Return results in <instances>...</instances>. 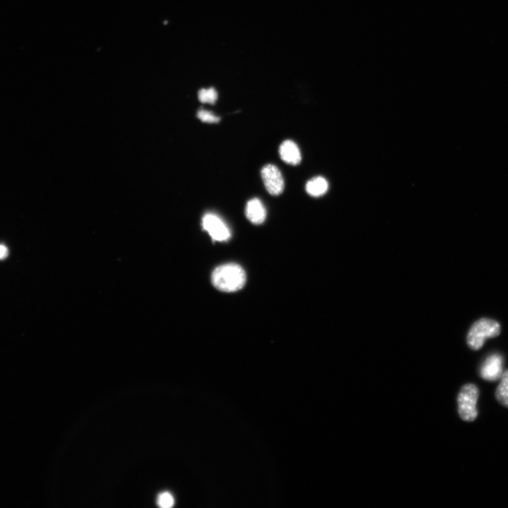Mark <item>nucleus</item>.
<instances>
[{
    "label": "nucleus",
    "mask_w": 508,
    "mask_h": 508,
    "mask_svg": "<svg viewBox=\"0 0 508 508\" xmlns=\"http://www.w3.org/2000/svg\"><path fill=\"white\" fill-rule=\"evenodd\" d=\"M261 178L265 189L272 196H278L284 191L285 182L279 169L274 164H268L261 169Z\"/></svg>",
    "instance_id": "obj_5"
},
{
    "label": "nucleus",
    "mask_w": 508,
    "mask_h": 508,
    "mask_svg": "<svg viewBox=\"0 0 508 508\" xmlns=\"http://www.w3.org/2000/svg\"><path fill=\"white\" fill-rule=\"evenodd\" d=\"M495 395L497 401L501 406L508 408V370L502 373Z\"/></svg>",
    "instance_id": "obj_10"
},
{
    "label": "nucleus",
    "mask_w": 508,
    "mask_h": 508,
    "mask_svg": "<svg viewBox=\"0 0 508 508\" xmlns=\"http://www.w3.org/2000/svg\"><path fill=\"white\" fill-rule=\"evenodd\" d=\"M198 118L203 123L214 124L220 121V118L213 114V112L205 109H201L198 111Z\"/></svg>",
    "instance_id": "obj_13"
},
{
    "label": "nucleus",
    "mask_w": 508,
    "mask_h": 508,
    "mask_svg": "<svg viewBox=\"0 0 508 508\" xmlns=\"http://www.w3.org/2000/svg\"><path fill=\"white\" fill-rule=\"evenodd\" d=\"M328 189V182L322 177H317L309 180L306 185L307 192L314 197H319L324 195L327 192Z\"/></svg>",
    "instance_id": "obj_9"
},
{
    "label": "nucleus",
    "mask_w": 508,
    "mask_h": 508,
    "mask_svg": "<svg viewBox=\"0 0 508 508\" xmlns=\"http://www.w3.org/2000/svg\"><path fill=\"white\" fill-rule=\"evenodd\" d=\"M245 214L247 219L254 224H262L266 218L265 208L258 199H253L247 203Z\"/></svg>",
    "instance_id": "obj_8"
},
{
    "label": "nucleus",
    "mask_w": 508,
    "mask_h": 508,
    "mask_svg": "<svg viewBox=\"0 0 508 508\" xmlns=\"http://www.w3.org/2000/svg\"><path fill=\"white\" fill-rule=\"evenodd\" d=\"M246 280L245 270L236 263L224 264L216 268L211 276L213 286L224 293H234L241 290Z\"/></svg>",
    "instance_id": "obj_1"
},
{
    "label": "nucleus",
    "mask_w": 508,
    "mask_h": 508,
    "mask_svg": "<svg viewBox=\"0 0 508 508\" xmlns=\"http://www.w3.org/2000/svg\"><path fill=\"white\" fill-rule=\"evenodd\" d=\"M479 397V390L475 384H466L461 388L458 397V405L459 415L463 421L472 422L477 419Z\"/></svg>",
    "instance_id": "obj_3"
},
{
    "label": "nucleus",
    "mask_w": 508,
    "mask_h": 508,
    "mask_svg": "<svg viewBox=\"0 0 508 508\" xmlns=\"http://www.w3.org/2000/svg\"><path fill=\"white\" fill-rule=\"evenodd\" d=\"M8 255V248L3 245H0V260L6 259Z\"/></svg>",
    "instance_id": "obj_14"
},
{
    "label": "nucleus",
    "mask_w": 508,
    "mask_h": 508,
    "mask_svg": "<svg viewBox=\"0 0 508 508\" xmlns=\"http://www.w3.org/2000/svg\"><path fill=\"white\" fill-rule=\"evenodd\" d=\"M279 154L282 160L290 164H299L302 160L300 150L293 141L287 140L282 143L279 148Z\"/></svg>",
    "instance_id": "obj_7"
},
{
    "label": "nucleus",
    "mask_w": 508,
    "mask_h": 508,
    "mask_svg": "<svg viewBox=\"0 0 508 508\" xmlns=\"http://www.w3.org/2000/svg\"><path fill=\"white\" fill-rule=\"evenodd\" d=\"M199 99L201 102L213 105L217 99V93L213 88H203L199 92Z\"/></svg>",
    "instance_id": "obj_11"
},
{
    "label": "nucleus",
    "mask_w": 508,
    "mask_h": 508,
    "mask_svg": "<svg viewBox=\"0 0 508 508\" xmlns=\"http://www.w3.org/2000/svg\"><path fill=\"white\" fill-rule=\"evenodd\" d=\"M157 504L162 508H171L175 505V498L171 493L162 492L157 497Z\"/></svg>",
    "instance_id": "obj_12"
},
{
    "label": "nucleus",
    "mask_w": 508,
    "mask_h": 508,
    "mask_svg": "<svg viewBox=\"0 0 508 508\" xmlns=\"http://www.w3.org/2000/svg\"><path fill=\"white\" fill-rule=\"evenodd\" d=\"M202 226L213 241L225 242L230 240L231 233L226 224L217 215L208 213L202 220Z\"/></svg>",
    "instance_id": "obj_4"
},
{
    "label": "nucleus",
    "mask_w": 508,
    "mask_h": 508,
    "mask_svg": "<svg viewBox=\"0 0 508 508\" xmlns=\"http://www.w3.org/2000/svg\"><path fill=\"white\" fill-rule=\"evenodd\" d=\"M500 332L501 327L498 321L491 318H481L470 328L467 337L468 345L472 351H479L487 339L498 337Z\"/></svg>",
    "instance_id": "obj_2"
},
{
    "label": "nucleus",
    "mask_w": 508,
    "mask_h": 508,
    "mask_svg": "<svg viewBox=\"0 0 508 508\" xmlns=\"http://www.w3.org/2000/svg\"><path fill=\"white\" fill-rule=\"evenodd\" d=\"M503 360L502 356L494 354L489 356L480 369L481 377L488 381H495L500 379L502 371Z\"/></svg>",
    "instance_id": "obj_6"
}]
</instances>
